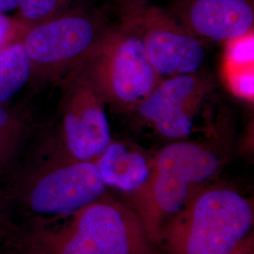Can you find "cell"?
<instances>
[{
  "instance_id": "1",
  "label": "cell",
  "mask_w": 254,
  "mask_h": 254,
  "mask_svg": "<svg viewBox=\"0 0 254 254\" xmlns=\"http://www.w3.org/2000/svg\"><path fill=\"white\" fill-rule=\"evenodd\" d=\"M223 164L212 146L175 140L153 159L145 184L130 193V206L141 219L152 242H157L168 218L180 212L192 194L215 177Z\"/></svg>"
},
{
  "instance_id": "2",
  "label": "cell",
  "mask_w": 254,
  "mask_h": 254,
  "mask_svg": "<svg viewBox=\"0 0 254 254\" xmlns=\"http://www.w3.org/2000/svg\"><path fill=\"white\" fill-rule=\"evenodd\" d=\"M254 224V203L225 186L200 188L161 230L167 254H226Z\"/></svg>"
},
{
  "instance_id": "3",
  "label": "cell",
  "mask_w": 254,
  "mask_h": 254,
  "mask_svg": "<svg viewBox=\"0 0 254 254\" xmlns=\"http://www.w3.org/2000/svg\"><path fill=\"white\" fill-rule=\"evenodd\" d=\"M123 18L68 77L85 82L105 105L126 111L136 109L161 79L147 57L135 20L127 14Z\"/></svg>"
},
{
  "instance_id": "4",
  "label": "cell",
  "mask_w": 254,
  "mask_h": 254,
  "mask_svg": "<svg viewBox=\"0 0 254 254\" xmlns=\"http://www.w3.org/2000/svg\"><path fill=\"white\" fill-rule=\"evenodd\" d=\"M113 27L101 12L85 7L25 27L20 39L31 63L30 79L64 81Z\"/></svg>"
},
{
  "instance_id": "5",
  "label": "cell",
  "mask_w": 254,
  "mask_h": 254,
  "mask_svg": "<svg viewBox=\"0 0 254 254\" xmlns=\"http://www.w3.org/2000/svg\"><path fill=\"white\" fill-rule=\"evenodd\" d=\"M70 223L46 239V254H153L136 212L102 196L71 214Z\"/></svg>"
},
{
  "instance_id": "6",
  "label": "cell",
  "mask_w": 254,
  "mask_h": 254,
  "mask_svg": "<svg viewBox=\"0 0 254 254\" xmlns=\"http://www.w3.org/2000/svg\"><path fill=\"white\" fill-rule=\"evenodd\" d=\"M121 4L123 13L135 20L147 57L161 80L198 73L205 60L200 38L168 11L148 6L146 0H126Z\"/></svg>"
},
{
  "instance_id": "7",
  "label": "cell",
  "mask_w": 254,
  "mask_h": 254,
  "mask_svg": "<svg viewBox=\"0 0 254 254\" xmlns=\"http://www.w3.org/2000/svg\"><path fill=\"white\" fill-rule=\"evenodd\" d=\"M106 188L94 161H79L66 154L37 174L28 200L38 214L70 215L104 196Z\"/></svg>"
},
{
  "instance_id": "8",
  "label": "cell",
  "mask_w": 254,
  "mask_h": 254,
  "mask_svg": "<svg viewBox=\"0 0 254 254\" xmlns=\"http://www.w3.org/2000/svg\"><path fill=\"white\" fill-rule=\"evenodd\" d=\"M211 89L210 79L200 73L167 77L136 110L160 136L180 140L190 135L195 115Z\"/></svg>"
},
{
  "instance_id": "9",
  "label": "cell",
  "mask_w": 254,
  "mask_h": 254,
  "mask_svg": "<svg viewBox=\"0 0 254 254\" xmlns=\"http://www.w3.org/2000/svg\"><path fill=\"white\" fill-rule=\"evenodd\" d=\"M62 131L66 154L79 161H94L111 142L105 104L79 78L64 82Z\"/></svg>"
},
{
  "instance_id": "10",
  "label": "cell",
  "mask_w": 254,
  "mask_h": 254,
  "mask_svg": "<svg viewBox=\"0 0 254 254\" xmlns=\"http://www.w3.org/2000/svg\"><path fill=\"white\" fill-rule=\"evenodd\" d=\"M171 14L195 36L212 42L254 31L253 0H173Z\"/></svg>"
},
{
  "instance_id": "11",
  "label": "cell",
  "mask_w": 254,
  "mask_h": 254,
  "mask_svg": "<svg viewBox=\"0 0 254 254\" xmlns=\"http://www.w3.org/2000/svg\"><path fill=\"white\" fill-rule=\"evenodd\" d=\"M153 159L154 157L136 146L111 140L94 163L107 187L132 193L148 180L153 168Z\"/></svg>"
},
{
  "instance_id": "12",
  "label": "cell",
  "mask_w": 254,
  "mask_h": 254,
  "mask_svg": "<svg viewBox=\"0 0 254 254\" xmlns=\"http://www.w3.org/2000/svg\"><path fill=\"white\" fill-rule=\"evenodd\" d=\"M30 78L31 63L17 39L0 50V107L11 100Z\"/></svg>"
},
{
  "instance_id": "13",
  "label": "cell",
  "mask_w": 254,
  "mask_h": 254,
  "mask_svg": "<svg viewBox=\"0 0 254 254\" xmlns=\"http://www.w3.org/2000/svg\"><path fill=\"white\" fill-rule=\"evenodd\" d=\"M83 0H18L19 13L25 27L56 17L66 11L81 8Z\"/></svg>"
},
{
  "instance_id": "14",
  "label": "cell",
  "mask_w": 254,
  "mask_h": 254,
  "mask_svg": "<svg viewBox=\"0 0 254 254\" xmlns=\"http://www.w3.org/2000/svg\"><path fill=\"white\" fill-rule=\"evenodd\" d=\"M254 31L225 43L223 68L254 67Z\"/></svg>"
},
{
  "instance_id": "15",
  "label": "cell",
  "mask_w": 254,
  "mask_h": 254,
  "mask_svg": "<svg viewBox=\"0 0 254 254\" xmlns=\"http://www.w3.org/2000/svg\"><path fill=\"white\" fill-rule=\"evenodd\" d=\"M228 88L236 96L247 101L254 97V67L223 68Z\"/></svg>"
},
{
  "instance_id": "16",
  "label": "cell",
  "mask_w": 254,
  "mask_h": 254,
  "mask_svg": "<svg viewBox=\"0 0 254 254\" xmlns=\"http://www.w3.org/2000/svg\"><path fill=\"white\" fill-rule=\"evenodd\" d=\"M22 119L4 106L0 107V164L23 130Z\"/></svg>"
},
{
  "instance_id": "17",
  "label": "cell",
  "mask_w": 254,
  "mask_h": 254,
  "mask_svg": "<svg viewBox=\"0 0 254 254\" xmlns=\"http://www.w3.org/2000/svg\"><path fill=\"white\" fill-rule=\"evenodd\" d=\"M15 26L5 14H0V50L17 40L14 37Z\"/></svg>"
},
{
  "instance_id": "18",
  "label": "cell",
  "mask_w": 254,
  "mask_h": 254,
  "mask_svg": "<svg viewBox=\"0 0 254 254\" xmlns=\"http://www.w3.org/2000/svg\"><path fill=\"white\" fill-rule=\"evenodd\" d=\"M226 254H254V237L249 235Z\"/></svg>"
},
{
  "instance_id": "19",
  "label": "cell",
  "mask_w": 254,
  "mask_h": 254,
  "mask_svg": "<svg viewBox=\"0 0 254 254\" xmlns=\"http://www.w3.org/2000/svg\"><path fill=\"white\" fill-rule=\"evenodd\" d=\"M18 8V0H0V14H5Z\"/></svg>"
},
{
  "instance_id": "20",
  "label": "cell",
  "mask_w": 254,
  "mask_h": 254,
  "mask_svg": "<svg viewBox=\"0 0 254 254\" xmlns=\"http://www.w3.org/2000/svg\"><path fill=\"white\" fill-rule=\"evenodd\" d=\"M120 1H121V0H120Z\"/></svg>"
}]
</instances>
